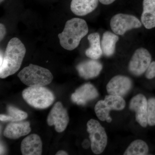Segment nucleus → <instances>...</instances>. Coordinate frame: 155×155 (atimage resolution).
I'll return each instance as SVG.
<instances>
[{"label":"nucleus","instance_id":"1","mask_svg":"<svg viewBox=\"0 0 155 155\" xmlns=\"http://www.w3.org/2000/svg\"><path fill=\"white\" fill-rule=\"evenodd\" d=\"M26 53L25 45L19 39L10 40L6 47L2 64L0 66V77L5 78L14 75L20 69Z\"/></svg>","mask_w":155,"mask_h":155},{"label":"nucleus","instance_id":"2","mask_svg":"<svg viewBox=\"0 0 155 155\" xmlns=\"http://www.w3.org/2000/svg\"><path fill=\"white\" fill-rule=\"evenodd\" d=\"M88 32V26L85 20L72 18L66 22L63 31L58 34L60 45L65 49L72 51L78 47Z\"/></svg>","mask_w":155,"mask_h":155},{"label":"nucleus","instance_id":"3","mask_svg":"<svg viewBox=\"0 0 155 155\" xmlns=\"http://www.w3.org/2000/svg\"><path fill=\"white\" fill-rule=\"evenodd\" d=\"M18 77L22 83L31 87L45 86L50 84L54 78L48 69L30 64L19 72Z\"/></svg>","mask_w":155,"mask_h":155},{"label":"nucleus","instance_id":"4","mask_svg":"<svg viewBox=\"0 0 155 155\" xmlns=\"http://www.w3.org/2000/svg\"><path fill=\"white\" fill-rule=\"evenodd\" d=\"M22 96L28 105L36 109L48 107L55 100L52 92L44 86L28 87L22 91Z\"/></svg>","mask_w":155,"mask_h":155},{"label":"nucleus","instance_id":"5","mask_svg":"<svg viewBox=\"0 0 155 155\" xmlns=\"http://www.w3.org/2000/svg\"><path fill=\"white\" fill-rule=\"evenodd\" d=\"M125 106V101L123 97L119 96L109 94L104 100L99 101L94 107L97 117L101 121L111 122L112 119L110 116L111 110H121Z\"/></svg>","mask_w":155,"mask_h":155},{"label":"nucleus","instance_id":"6","mask_svg":"<svg viewBox=\"0 0 155 155\" xmlns=\"http://www.w3.org/2000/svg\"><path fill=\"white\" fill-rule=\"evenodd\" d=\"M87 127L92 151L95 154L101 153L107 144V136L104 128L98 121L94 119L89 120Z\"/></svg>","mask_w":155,"mask_h":155},{"label":"nucleus","instance_id":"7","mask_svg":"<svg viewBox=\"0 0 155 155\" xmlns=\"http://www.w3.org/2000/svg\"><path fill=\"white\" fill-rule=\"evenodd\" d=\"M110 25L114 33L122 35L127 31L140 28L142 23L137 17L133 15L119 14L111 18Z\"/></svg>","mask_w":155,"mask_h":155},{"label":"nucleus","instance_id":"8","mask_svg":"<svg viewBox=\"0 0 155 155\" xmlns=\"http://www.w3.org/2000/svg\"><path fill=\"white\" fill-rule=\"evenodd\" d=\"M149 52L144 48L136 50L129 62L128 69L133 75L140 76L146 72L151 63Z\"/></svg>","mask_w":155,"mask_h":155},{"label":"nucleus","instance_id":"9","mask_svg":"<svg viewBox=\"0 0 155 155\" xmlns=\"http://www.w3.org/2000/svg\"><path fill=\"white\" fill-rule=\"evenodd\" d=\"M47 123L49 126L54 125L58 132H63L67 128L69 122L67 110L62 103L58 102L55 104L48 115Z\"/></svg>","mask_w":155,"mask_h":155},{"label":"nucleus","instance_id":"10","mask_svg":"<svg viewBox=\"0 0 155 155\" xmlns=\"http://www.w3.org/2000/svg\"><path fill=\"white\" fill-rule=\"evenodd\" d=\"M148 101L143 95L138 94L130 100L129 109L135 111L136 120L142 127H146L148 124Z\"/></svg>","mask_w":155,"mask_h":155},{"label":"nucleus","instance_id":"11","mask_svg":"<svg viewBox=\"0 0 155 155\" xmlns=\"http://www.w3.org/2000/svg\"><path fill=\"white\" fill-rule=\"evenodd\" d=\"M132 86V81L124 75L114 76L108 82L107 90L109 94L123 97L127 94Z\"/></svg>","mask_w":155,"mask_h":155},{"label":"nucleus","instance_id":"12","mask_svg":"<svg viewBox=\"0 0 155 155\" xmlns=\"http://www.w3.org/2000/svg\"><path fill=\"white\" fill-rule=\"evenodd\" d=\"M98 92L95 87L90 83H86L77 89L71 95L73 102L79 105H84L90 101L97 97Z\"/></svg>","mask_w":155,"mask_h":155},{"label":"nucleus","instance_id":"13","mask_svg":"<svg viewBox=\"0 0 155 155\" xmlns=\"http://www.w3.org/2000/svg\"><path fill=\"white\" fill-rule=\"evenodd\" d=\"M102 69V64L93 59L83 61L76 67V69L79 75L85 79L97 77Z\"/></svg>","mask_w":155,"mask_h":155},{"label":"nucleus","instance_id":"14","mask_svg":"<svg viewBox=\"0 0 155 155\" xmlns=\"http://www.w3.org/2000/svg\"><path fill=\"white\" fill-rule=\"evenodd\" d=\"M21 151L23 155H41L42 153V142L35 134H30L22 140Z\"/></svg>","mask_w":155,"mask_h":155},{"label":"nucleus","instance_id":"15","mask_svg":"<svg viewBox=\"0 0 155 155\" xmlns=\"http://www.w3.org/2000/svg\"><path fill=\"white\" fill-rule=\"evenodd\" d=\"M31 131L28 122H11L8 125L4 131V135L11 139H17L27 135Z\"/></svg>","mask_w":155,"mask_h":155},{"label":"nucleus","instance_id":"16","mask_svg":"<svg viewBox=\"0 0 155 155\" xmlns=\"http://www.w3.org/2000/svg\"><path fill=\"white\" fill-rule=\"evenodd\" d=\"M99 1V0H72L70 9L72 13L77 16H85L96 9Z\"/></svg>","mask_w":155,"mask_h":155},{"label":"nucleus","instance_id":"17","mask_svg":"<svg viewBox=\"0 0 155 155\" xmlns=\"http://www.w3.org/2000/svg\"><path fill=\"white\" fill-rule=\"evenodd\" d=\"M141 20L147 29L155 27V0H143Z\"/></svg>","mask_w":155,"mask_h":155},{"label":"nucleus","instance_id":"18","mask_svg":"<svg viewBox=\"0 0 155 155\" xmlns=\"http://www.w3.org/2000/svg\"><path fill=\"white\" fill-rule=\"evenodd\" d=\"M87 39L90 47L85 51V55L90 59L98 60L103 54L99 34L97 32L90 34L87 37Z\"/></svg>","mask_w":155,"mask_h":155},{"label":"nucleus","instance_id":"19","mask_svg":"<svg viewBox=\"0 0 155 155\" xmlns=\"http://www.w3.org/2000/svg\"><path fill=\"white\" fill-rule=\"evenodd\" d=\"M119 39L117 35L110 31H107L104 33L101 45L103 54L105 56L110 57L114 54L116 51V43Z\"/></svg>","mask_w":155,"mask_h":155},{"label":"nucleus","instance_id":"20","mask_svg":"<svg viewBox=\"0 0 155 155\" xmlns=\"http://www.w3.org/2000/svg\"><path fill=\"white\" fill-rule=\"evenodd\" d=\"M8 115L1 114L0 120L3 122H19L24 120L28 117V114L24 111L21 110L14 106H9L7 108Z\"/></svg>","mask_w":155,"mask_h":155},{"label":"nucleus","instance_id":"21","mask_svg":"<svg viewBox=\"0 0 155 155\" xmlns=\"http://www.w3.org/2000/svg\"><path fill=\"white\" fill-rule=\"evenodd\" d=\"M149 152V147L145 142L136 140L132 142L124 153V155H145Z\"/></svg>","mask_w":155,"mask_h":155},{"label":"nucleus","instance_id":"22","mask_svg":"<svg viewBox=\"0 0 155 155\" xmlns=\"http://www.w3.org/2000/svg\"><path fill=\"white\" fill-rule=\"evenodd\" d=\"M148 124L150 126L155 125V98H151L148 101Z\"/></svg>","mask_w":155,"mask_h":155},{"label":"nucleus","instance_id":"23","mask_svg":"<svg viewBox=\"0 0 155 155\" xmlns=\"http://www.w3.org/2000/svg\"><path fill=\"white\" fill-rule=\"evenodd\" d=\"M145 76L149 79H152L155 77V61L151 63L146 72Z\"/></svg>","mask_w":155,"mask_h":155},{"label":"nucleus","instance_id":"24","mask_svg":"<svg viewBox=\"0 0 155 155\" xmlns=\"http://www.w3.org/2000/svg\"><path fill=\"white\" fill-rule=\"evenodd\" d=\"M6 29L5 26L2 23L0 24V40L2 41L5 36Z\"/></svg>","mask_w":155,"mask_h":155},{"label":"nucleus","instance_id":"25","mask_svg":"<svg viewBox=\"0 0 155 155\" xmlns=\"http://www.w3.org/2000/svg\"><path fill=\"white\" fill-rule=\"evenodd\" d=\"M91 146V143L87 139H85L82 143V146L83 148L87 149Z\"/></svg>","mask_w":155,"mask_h":155},{"label":"nucleus","instance_id":"26","mask_svg":"<svg viewBox=\"0 0 155 155\" xmlns=\"http://www.w3.org/2000/svg\"><path fill=\"white\" fill-rule=\"evenodd\" d=\"M99 1L103 5H109L114 2L116 0H99Z\"/></svg>","mask_w":155,"mask_h":155},{"label":"nucleus","instance_id":"27","mask_svg":"<svg viewBox=\"0 0 155 155\" xmlns=\"http://www.w3.org/2000/svg\"><path fill=\"white\" fill-rule=\"evenodd\" d=\"M56 155H68V153L66 152V151L64 150H59V151H58V152L56 153Z\"/></svg>","mask_w":155,"mask_h":155},{"label":"nucleus","instance_id":"28","mask_svg":"<svg viewBox=\"0 0 155 155\" xmlns=\"http://www.w3.org/2000/svg\"><path fill=\"white\" fill-rule=\"evenodd\" d=\"M5 148L2 143L1 144V155L3 154L5 151Z\"/></svg>","mask_w":155,"mask_h":155},{"label":"nucleus","instance_id":"29","mask_svg":"<svg viewBox=\"0 0 155 155\" xmlns=\"http://www.w3.org/2000/svg\"><path fill=\"white\" fill-rule=\"evenodd\" d=\"M4 1V0H0V2H1V3H2Z\"/></svg>","mask_w":155,"mask_h":155}]
</instances>
